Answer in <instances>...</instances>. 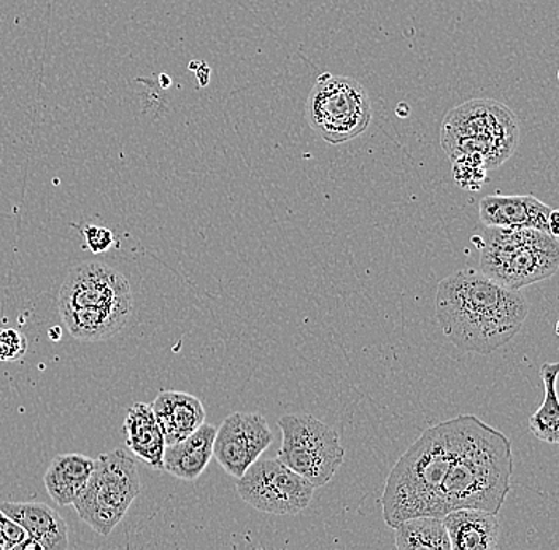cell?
<instances>
[{
  "label": "cell",
  "instance_id": "cell-2",
  "mask_svg": "<svg viewBox=\"0 0 559 550\" xmlns=\"http://www.w3.org/2000/svg\"><path fill=\"white\" fill-rule=\"evenodd\" d=\"M477 416L466 413L423 431L388 476L383 518L388 527L417 517L442 518L440 487L469 437Z\"/></svg>",
  "mask_w": 559,
  "mask_h": 550
},
{
  "label": "cell",
  "instance_id": "cell-5",
  "mask_svg": "<svg viewBox=\"0 0 559 550\" xmlns=\"http://www.w3.org/2000/svg\"><path fill=\"white\" fill-rule=\"evenodd\" d=\"M480 248V272L520 292L559 271V241L531 227H487L472 239Z\"/></svg>",
  "mask_w": 559,
  "mask_h": 550
},
{
  "label": "cell",
  "instance_id": "cell-15",
  "mask_svg": "<svg viewBox=\"0 0 559 550\" xmlns=\"http://www.w3.org/2000/svg\"><path fill=\"white\" fill-rule=\"evenodd\" d=\"M452 550H498L501 524L496 514L460 510L442 518Z\"/></svg>",
  "mask_w": 559,
  "mask_h": 550
},
{
  "label": "cell",
  "instance_id": "cell-1",
  "mask_svg": "<svg viewBox=\"0 0 559 550\" xmlns=\"http://www.w3.org/2000/svg\"><path fill=\"white\" fill-rule=\"evenodd\" d=\"M527 314L530 304L522 293L477 269H461L437 286V321L461 352L489 355L502 349L519 335Z\"/></svg>",
  "mask_w": 559,
  "mask_h": 550
},
{
  "label": "cell",
  "instance_id": "cell-28",
  "mask_svg": "<svg viewBox=\"0 0 559 550\" xmlns=\"http://www.w3.org/2000/svg\"><path fill=\"white\" fill-rule=\"evenodd\" d=\"M0 550H5V549L2 548V545H0Z\"/></svg>",
  "mask_w": 559,
  "mask_h": 550
},
{
  "label": "cell",
  "instance_id": "cell-27",
  "mask_svg": "<svg viewBox=\"0 0 559 550\" xmlns=\"http://www.w3.org/2000/svg\"><path fill=\"white\" fill-rule=\"evenodd\" d=\"M555 335L559 338V320L557 321V325H555Z\"/></svg>",
  "mask_w": 559,
  "mask_h": 550
},
{
  "label": "cell",
  "instance_id": "cell-29",
  "mask_svg": "<svg viewBox=\"0 0 559 550\" xmlns=\"http://www.w3.org/2000/svg\"><path fill=\"white\" fill-rule=\"evenodd\" d=\"M558 44H559V38H558Z\"/></svg>",
  "mask_w": 559,
  "mask_h": 550
},
{
  "label": "cell",
  "instance_id": "cell-20",
  "mask_svg": "<svg viewBox=\"0 0 559 550\" xmlns=\"http://www.w3.org/2000/svg\"><path fill=\"white\" fill-rule=\"evenodd\" d=\"M397 550H452L445 525L439 517H417L394 528Z\"/></svg>",
  "mask_w": 559,
  "mask_h": 550
},
{
  "label": "cell",
  "instance_id": "cell-16",
  "mask_svg": "<svg viewBox=\"0 0 559 550\" xmlns=\"http://www.w3.org/2000/svg\"><path fill=\"white\" fill-rule=\"evenodd\" d=\"M122 431H124L126 446L129 450L140 460L145 461L150 468L160 471L167 446L152 406L135 402L126 416Z\"/></svg>",
  "mask_w": 559,
  "mask_h": 550
},
{
  "label": "cell",
  "instance_id": "cell-7",
  "mask_svg": "<svg viewBox=\"0 0 559 550\" xmlns=\"http://www.w3.org/2000/svg\"><path fill=\"white\" fill-rule=\"evenodd\" d=\"M140 490L138 461L117 448L97 458L90 482L73 507L87 527L108 536L121 524Z\"/></svg>",
  "mask_w": 559,
  "mask_h": 550
},
{
  "label": "cell",
  "instance_id": "cell-9",
  "mask_svg": "<svg viewBox=\"0 0 559 550\" xmlns=\"http://www.w3.org/2000/svg\"><path fill=\"white\" fill-rule=\"evenodd\" d=\"M277 425L282 431L278 460L314 489L330 483L345 458L337 431L309 413L280 417Z\"/></svg>",
  "mask_w": 559,
  "mask_h": 550
},
{
  "label": "cell",
  "instance_id": "cell-11",
  "mask_svg": "<svg viewBox=\"0 0 559 550\" xmlns=\"http://www.w3.org/2000/svg\"><path fill=\"white\" fill-rule=\"evenodd\" d=\"M274 443V434L260 413L234 412L216 429L213 457L219 466L240 479Z\"/></svg>",
  "mask_w": 559,
  "mask_h": 550
},
{
  "label": "cell",
  "instance_id": "cell-6",
  "mask_svg": "<svg viewBox=\"0 0 559 550\" xmlns=\"http://www.w3.org/2000/svg\"><path fill=\"white\" fill-rule=\"evenodd\" d=\"M520 126L515 114L495 100H471L443 118L440 145L450 161L480 156L488 171L498 169L515 153Z\"/></svg>",
  "mask_w": 559,
  "mask_h": 550
},
{
  "label": "cell",
  "instance_id": "cell-13",
  "mask_svg": "<svg viewBox=\"0 0 559 550\" xmlns=\"http://www.w3.org/2000/svg\"><path fill=\"white\" fill-rule=\"evenodd\" d=\"M152 406L166 446L180 443L205 423V408L201 399L185 391L164 390Z\"/></svg>",
  "mask_w": 559,
  "mask_h": 550
},
{
  "label": "cell",
  "instance_id": "cell-24",
  "mask_svg": "<svg viewBox=\"0 0 559 550\" xmlns=\"http://www.w3.org/2000/svg\"><path fill=\"white\" fill-rule=\"evenodd\" d=\"M26 538V530L0 511V545L2 548L5 550L15 548L17 542L24 541Z\"/></svg>",
  "mask_w": 559,
  "mask_h": 550
},
{
  "label": "cell",
  "instance_id": "cell-17",
  "mask_svg": "<svg viewBox=\"0 0 559 550\" xmlns=\"http://www.w3.org/2000/svg\"><path fill=\"white\" fill-rule=\"evenodd\" d=\"M216 426L204 423L195 433L180 443L167 446L163 471L181 481H195L213 458Z\"/></svg>",
  "mask_w": 559,
  "mask_h": 550
},
{
  "label": "cell",
  "instance_id": "cell-8",
  "mask_svg": "<svg viewBox=\"0 0 559 550\" xmlns=\"http://www.w3.org/2000/svg\"><path fill=\"white\" fill-rule=\"evenodd\" d=\"M306 120L331 145L365 134L372 121V104L361 83L344 75L321 73L307 97Z\"/></svg>",
  "mask_w": 559,
  "mask_h": 550
},
{
  "label": "cell",
  "instance_id": "cell-14",
  "mask_svg": "<svg viewBox=\"0 0 559 550\" xmlns=\"http://www.w3.org/2000/svg\"><path fill=\"white\" fill-rule=\"evenodd\" d=\"M0 511L37 539L45 550H68V524L58 511L45 503H0Z\"/></svg>",
  "mask_w": 559,
  "mask_h": 550
},
{
  "label": "cell",
  "instance_id": "cell-23",
  "mask_svg": "<svg viewBox=\"0 0 559 550\" xmlns=\"http://www.w3.org/2000/svg\"><path fill=\"white\" fill-rule=\"evenodd\" d=\"M83 237L93 254H104V251L110 250L115 244L114 233L107 227L97 226V224H86L83 227Z\"/></svg>",
  "mask_w": 559,
  "mask_h": 550
},
{
  "label": "cell",
  "instance_id": "cell-4",
  "mask_svg": "<svg viewBox=\"0 0 559 550\" xmlns=\"http://www.w3.org/2000/svg\"><path fill=\"white\" fill-rule=\"evenodd\" d=\"M58 306L72 338L96 342L114 338L126 327L134 311V297L121 272L91 261L69 272Z\"/></svg>",
  "mask_w": 559,
  "mask_h": 550
},
{
  "label": "cell",
  "instance_id": "cell-25",
  "mask_svg": "<svg viewBox=\"0 0 559 550\" xmlns=\"http://www.w3.org/2000/svg\"><path fill=\"white\" fill-rule=\"evenodd\" d=\"M548 234L559 241V209H551L548 217Z\"/></svg>",
  "mask_w": 559,
  "mask_h": 550
},
{
  "label": "cell",
  "instance_id": "cell-12",
  "mask_svg": "<svg viewBox=\"0 0 559 550\" xmlns=\"http://www.w3.org/2000/svg\"><path fill=\"white\" fill-rule=\"evenodd\" d=\"M551 207L536 196H487L478 204L480 222L487 227H531L548 233Z\"/></svg>",
  "mask_w": 559,
  "mask_h": 550
},
{
  "label": "cell",
  "instance_id": "cell-3",
  "mask_svg": "<svg viewBox=\"0 0 559 550\" xmlns=\"http://www.w3.org/2000/svg\"><path fill=\"white\" fill-rule=\"evenodd\" d=\"M512 441L477 417L440 487L443 517L460 510L498 516L512 490Z\"/></svg>",
  "mask_w": 559,
  "mask_h": 550
},
{
  "label": "cell",
  "instance_id": "cell-10",
  "mask_svg": "<svg viewBox=\"0 0 559 550\" xmlns=\"http://www.w3.org/2000/svg\"><path fill=\"white\" fill-rule=\"evenodd\" d=\"M314 487L278 458L254 461L237 479L245 503L272 516H297L312 503Z\"/></svg>",
  "mask_w": 559,
  "mask_h": 550
},
{
  "label": "cell",
  "instance_id": "cell-22",
  "mask_svg": "<svg viewBox=\"0 0 559 550\" xmlns=\"http://www.w3.org/2000/svg\"><path fill=\"white\" fill-rule=\"evenodd\" d=\"M27 341L15 329H0V360L13 362L26 353Z\"/></svg>",
  "mask_w": 559,
  "mask_h": 550
},
{
  "label": "cell",
  "instance_id": "cell-26",
  "mask_svg": "<svg viewBox=\"0 0 559 550\" xmlns=\"http://www.w3.org/2000/svg\"><path fill=\"white\" fill-rule=\"evenodd\" d=\"M10 550H45L44 546L40 545V542L37 541L35 538H31V536H27L24 541L17 542L15 548H12Z\"/></svg>",
  "mask_w": 559,
  "mask_h": 550
},
{
  "label": "cell",
  "instance_id": "cell-21",
  "mask_svg": "<svg viewBox=\"0 0 559 550\" xmlns=\"http://www.w3.org/2000/svg\"><path fill=\"white\" fill-rule=\"evenodd\" d=\"M452 173L457 187L478 191L488 182V167L480 156L464 155L452 161Z\"/></svg>",
  "mask_w": 559,
  "mask_h": 550
},
{
  "label": "cell",
  "instance_id": "cell-19",
  "mask_svg": "<svg viewBox=\"0 0 559 550\" xmlns=\"http://www.w3.org/2000/svg\"><path fill=\"white\" fill-rule=\"evenodd\" d=\"M545 395L540 408L530 417V431L547 444H559V363H545L540 367Z\"/></svg>",
  "mask_w": 559,
  "mask_h": 550
},
{
  "label": "cell",
  "instance_id": "cell-18",
  "mask_svg": "<svg viewBox=\"0 0 559 550\" xmlns=\"http://www.w3.org/2000/svg\"><path fill=\"white\" fill-rule=\"evenodd\" d=\"M96 460L82 454H62L52 458L44 476L48 495L61 506H73L90 482Z\"/></svg>",
  "mask_w": 559,
  "mask_h": 550
}]
</instances>
